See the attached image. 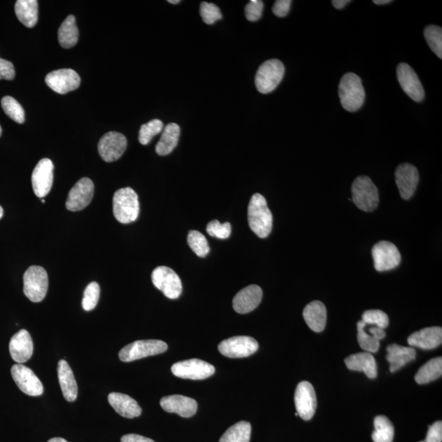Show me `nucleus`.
Listing matches in <instances>:
<instances>
[{
    "instance_id": "f257e3e1",
    "label": "nucleus",
    "mask_w": 442,
    "mask_h": 442,
    "mask_svg": "<svg viewBox=\"0 0 442 442\" xmlns=\"http://www.w3.org/2000/svg\"><path fill=\"white\" fill-rule=\"evenodd\" d=\"M248 224L256 235L265 239L273 227V216L268 207L266 200L260 194H255L250 200L248 209Z\"/></svg>"
},
{
    "instance_id": "f03ea898",
    "label": "nucleus",
    "mask_w": 442,
    "mask_h": 442,
    "mask_svg": "<svg viewBox=\"0 0 442 442\" xmlns=\"http://www.w3.org/2000/svg\"><path fill=\"white\" fill-rule=\"evenodd\" d=\"M340 100L344 109L353 113L362 107L365 91L360 76L354 73L343 75L338 88Z\"/></svg>"
},
{
    "instance_id": "7ed1b4c3",
    "label": "nucleus",
    "mask_w": 442,
    "mask_h": 442,
    "mask_svg": "<svg viewBox=\"0 0 442 442\" xmlns=\"http://www.w3.org/2000/svg\"><path fill=\"white\" fill-rule=\"evenodd\" d=\"M113 214L121 224H129L137 220L139 202L137 194L127 187L117 191L113 196Z\"/></svg>"
},
{
    "instance_id": "20e7f679",
    "label": "nucleus",
    "mask_w": 442,
    "mask_h": 442,
    "mask_svg": "<svg viewBox=\"0 0 442 442\" xmlns=\"http://www.w3.org/2000/svg\"><path fill=\"white\" fill-rule=\"evenodd\" d=\"M352 201L360 210L371 212L375 211L380 202L378 190L371 178L359 176L351 187Z\"/></svg>"
},
{
    "instance_id": "39448f33",
    "label": "nucleus",
    "mask_w": 442,
    "mask_h": 442,
    "mask_svg": "<svg viewBox=\"0 0 442 442\" xmlns=\"http://www.w3.org/2000/svg\"><path fill=\"white\" fill-rule=\"evenodd\" d=\"M23 291L32 303H40L45 299L49 288V277L43 267H29L23 276Z\"/></svg>"
},
{
    "instance_id": "423d86ee",
    "label": "nucleus",
    "mask_w": 442,
    "mask_h": 442,
    "mask_svg": "<svg viewBox=\"0 0 442 442\" xmlns=\"http://www.w3.org/2000/svg\"><path fill=\"white\" fill-rule=\"evenodd\" d=\"M284 72V66L278 59H271L262 63L255 78L257 91L264 95L274 91L281 82Z\"/></svg>"
},
{
    "instance_id": "0eeeda50",
    "label": "nucleus",
    "mask_w": 442,
    "mask_h": 442,
    "mask_svg": "<svg viewBox=\"0 0 442 442\" xmlns=\"http://www.w3.org/2000/svg\"><path fill=\"white\" fill-rule=\"evenodd\" d=\"M167 349V344L161 340H139L123 347L119 352V358L123 362H131L146 357L164 353Z\"/></svg>"
},
{
    "instance_id": "6e6552de",
    "label": "nucleus",
    "mask_w": 442,
    "mask_h": 442,
    "mask_svg": "<svg viewBox=\"0 0 442 442\" xmlns=\"http://www.w3.org/2000/svg\"><path fill=\"white\" fill-rule=\"evenodd\" d=\"M154 286L170 299H177L181 295L182 282L178 275L171 268L159 266L152 271Z\"/></svg>"
},
{
    "instance_id": "1a4fd4ad",
    "label": "nucleus",
    "mask_w": 442,
    "mask_h": 442,
    "mask_svg": "<svg viewBox=\"0 0 442 442\" xmlns=\"http://www.w3.org/2000/svg\"><path fill=\"white\" fill-rule=\"evenodd\" d=\"M213 365L199 359L180 361L172 367L173 375L185 380H202L214 375Z\"/></svg>"
},
{
    "instance_id": "9d476101",
    "label": "nucleus",
    "mask_w": 442,
    "mask_h": 442,
    "mask_svg": "<svg viewBox=\"0 0 442 442\" xmlns=\"http://www.w3.org/2000/svg\"><path fill=\"white\" fill-rule=\"evenodd\" d=\"M258 348L257 340L248 336H237L224 340L218 347L220 353L229 358H244L253 355Z\"/></svg>"
},
{
    "instance_id": "9b49d317",
    "label": "nucleus",
    "mask_w": 442,
    "mask_h": 442,
    "mask_svg": "<svg viewBox=\"0 0 442 442\" xmlns=\"http://www.w3.org/2000/svg\"><path fill=\"white\" fill-rule=\"evenodd\" d=\"M372 256L375 270L378 272L395 269L402 261L397 246L388 241H380L373 246Z\"/></svg>"
},
{
    "instance_id": "f8f14e48",
    "label": "nucleus",
    "mask_w": 442,
    "mask_h": 442,
    "mask_svg": "<svg viewBox=\"0 0 442 442\" xmlns=\"http://www.w3.org/2000/svg\"><path fill=\"white\" fill-rule=\"evenodd\" d=\"M11 375L16 386L30 397H39L44 393L42 382L31 369L23 364H16L11 369Z\"/></svg>"
},
{
    "instance_id": "ddd939ff",
    "label": "nucleus",
    "mask_w": 442,
    "mask_h": 442,
    "mask_svg": "<svg viewBox=\"0 0 442 442\" xmlns=\"http://www.w3.org/2000/svg\"><path fill=\"white\" fill-rule=\"evenodd\" d=\"M296 413L304 420H310L316 413L317 399L316 391L307 381L301 382L294 395Z\"/></svg>"
},
{
    "instance_id": "4468645a",
    "label": "nucleus",
    "mask_w": 442,
    "mask_h": 442,
    "mask_svg": "<svg viewBox=\"0 0 442 442\" xmlns=\"http://www.w3.org/2000/svg\"><path fill=\"white\" fill-rule=\"evenodd\" d=\"M93 194H95V185L91 178H80L68 194L66 202L67 209L71 211L84 209L91 202Z\"/></svg>"
},
{
    "instance_id": "2eb2a0df",
    "label": "nucleus",
    "mask_w": 442,
    "mask_h": 442,
    "mask_svg": "<svg viewBox=\"0 0 442 442\" xmlns=\"http://www.w3.org/2000/svg\"><path fill=\"white\" fill-rule=\"evenodd\" d=\"M54 170L52 161L48 159L40 160L34 169L32 176V188L38 198H45L52 189Z\"/></svg>"
},
{
    "instance_id": "dca6fc26",
    "label": "nucleus",
    "mask_w": 442,
    "mask_h": 442,
    "mask_svg": "<svg viewBox=\"0 0 442 442\" xmlns=\"http://www.w3.org/2000/svg\"><path fill=\"white\" fill-rule=\"evenodd\" d=\"M127 148V139L124 135L108 132L101 138L97 146L100 155L106 163H113L121 159Z\"/></svg>"
},
{
    "instance_id": "f3484780",
    "label": "nucleus",
    "mask_w": 442,
    "mask_h": 442,
    "mask_svg": "<svg viewBox=\"0 0 442 442\" xmlns=\"http://www.w3.org/2000/svg\"><path fill=\"white\" fill-rule=\"evenodd\" d=\"M45 82L52 91L60 95H66L75 91L80 84L78 72L72 69H60L50 72L46 75Z\"/></svg>"
},
{
    "instance_id": "a211bd4d",
    "label": "nucleus",
    "mask_w": 442,
    "mask_h": 442,
    "mask_svg": "<svg viewBox=\"0 0 442 442\" xmlns=\"http://www.w3.org/2000/svg\"><path fill=\"white\" fill-rule=\"evenodd\" d=\"M397 79L404 91L415 102L423 101L424 89L417 74L407 63H399L397 69Z\"/></svg>"
},
{
    "instance_id": "6ab92c4d",
    "label": "nucleus",
    "mask_w": 442,
    "mask_h": 442,
    "mask_svg": "<svg viewBox=\"0 0 442 442\" xmlns=\"http://www.w3.org/2000/svg\"><path fill=\"white\" fill-rule=\"evenodd\" d=\"M395 177L401 197L408 200L413 196L419 181L417 168L410 163L401 164L396 170Z\"/></svg>"
},
{
    "instance_id": "aec40b11",
    "label": "nucleus",
    "mask_w": 442,
    "mask_h": 442,
    "mask_svg": "<svg viewBox=\"0 0 442 442\" xmlns=\"http://www.w3.org/2000/svg\"><path fill=\"white\" fill-rule=\"evenodd\" d=\"M357 338L360 347L369 353H375L380 349V340L386 337L385 329L376 325L365 324L360 321L357 324Z\"/></svg>"
},
{
    "instance_id": "412c9836",
    "label": "nucleus",
    "mask_w": 442,
    "mask_h": 442,
    "mask_svg": "<svg viewBox=\"0 0 442 442\" xmlns=\"http://www.w3.org/2000/svg\"><path fill=\"white\" fill-rule=\"evenodd\" d=\"M160 404L165 411L177 414L184 418L192 417L198 410V403L194 399L181 395L161 398Z\"/></svg>"
},
{
    "instance_id": "4be33fe9",
    "label": "nucleus",
    "mask_w": 442,
    "mask_h": 442,
    "mask_svg": "<svg viewBox=\"0 0 442 442\" xmlns=\"http://www.w3.org/2000/svg\"><path fill=\"white\" fill-rule=\"evenodd\" d=\"M34 351L31 334L22 329L12 336L10 342V352L12 360L18 364H23L32 358Z\"/></svg>"
},
{
    "instance_id": "5701e85b",
    "label": "nucleus",
    "mask_w": 442,
    "mask_h": 442,
    "mask_svg": "<svg viewBox=\"0 0 442 442\" xmlns=\"http://www.w3.org/2000/svg\"><path fill=\"white\" fill-rule=\"evenodd\" d=\"M263 296L262 289L257 286H250L242 289L233 300V307L237 313L253 312L260 305Z\"/></svg>"
},
{
    "instance_id": "b1692460",
    "label": "nucleus",
    "mask_w": 442,
    "mask_h": 442,
    "mask_svg": "<svg viewBox=\"0 0 442 442\" xmlns=\"http://www.w3.org/2000/svg\"><path fill=\"white\" fill-rule=\"evenodd\" d=\"M442 342V329L441 327H428L412 334L408 338L411 347L423 350L434 349Z\"/></svg>"
},
{
    "instance_id": "393cba45",
    "label": "nucleus",
    "mask_w": 442,
    "mask_h": 442,
    "mask_svg": "<svg viewBox=\"0 0 442 442\" xmlns=\"http://www.w3.org/2000/svg\"><path fill=\"white\" fill-rule=\"evenodd\" d=\"M108 399L110 406L122 417L134 419L142 414L141 407L128 395L112 393L108 395Z\"/></svg>"
},
{
    "instance_id": "a878e982",
    "label": "nucleus",
    "mask_w": 442,
    "mask_h": 442,
    "mask_svg": "<svg viewBox=\"0 0 442 442\" xmlns=\"http://www.w3.org/2000/svg\"><path fill=\"white\" fill-rule=\"evenodd\" d=\"M350 371L363 372L368 377L375 380L377 376V365L375 357L369 352H359L348 356L345 360Z\"/></svg>"
},
{
    "instance_id": "bb28decb",
    "label": "nucleus",
    "mask_w": 442,
    "mask_h": 442,
    "mask_svg": "<svg viewBox=\"0 0 442 442\" xmlns=\"http://www.w3.org/2000/svg\"><path fill=\"white\" fill-rule=\"evenodd\" d=\"M58 376L63 397L67 402H75L78 398V386L74 373L65 360H61L58 364Z\"/></svg>"
},
{
    "instance_id": "cd10ccee",
    "label": "nucleus",
    "mask_w": 442,
    "mask_h": 442,
    "mask_svg": "<svg viewBox=\"0 0 442 442\" xmlns=\"http://www.w3.org/2000/svg\"><path fill=\"white\" fill-rule=\"evenodd\" d=\"M303 317L309 328L316 333L324 331L327 322V310L324 303L314 301L303 310Z\"/></svg>"
},
{
    "instance_id": "c85d7f7f",
    "label": "nucleus",
    "mask_w": 442,
    "mask_h": 442,
    "mask_svg": "<svg viewBox=\"0 0 442 442\" xmlns=\"http://www.w3.org/2000/svg\"><path fill=\"white\" fill-rule=\"evenodd\" d=\"M386 360L390 363V371L395 373L416 358L414 347H407L392 344L386 348Z\"/></svg>"
},
{
    "instance_id": "c756f323",
    "label": "nucleus",
    "mask_w": 442,
    "mask_h": 442,
    "mask_svg": "<svg viewBox=\"0 0 442 442\" xmlns=\"http://www.w3.org/2000/svg\"><path fill=\"white\" fill-rule=\"evenodd\" d=\"M181 128L176 123H170L165 127L159 142L156 146V152L160 156H167L175 150L180 139Z\"/></svg>"
},
{
    "instance_id": "7c9ffc66",
    "label": "nucleus",
    "mask_w": 442,
    "mask_h": 442,
    "mask_svg": "<svg viewBox=\"0 0 442 442\" xmlns=\"http://www.w3.org/2000/svg\"><path fill=\"white\" fill-rule=\"evenodd\" d=\"M15 14L25 27H35L38 21V2L36 0H18L15 3Z\"/></svg>"
},
{
    "instance_id": "2f4dec72",
    "label": "nucleus",
    "mask_w": 442,
    "mask_h": 442,
    "mask_svg": "<svg viewBox=\"0 0 442 442\" xmlns=\"http://www.w3.org/2000/svg\"><path fill=\"white\" fill-rule=\"evenodd\" d=\"M79 38L78 28L76 27L73 15L68 16L58 29L59 44L65 49H70L78 44Z\"/></svg>"
},
{
    "instance_id": "473e14b6",
    "label": "nucleus",
    "mask_w": 442,
    "mask_h": 442,
    "mask_svg": "<svg viewBox=\"0 0 442 442\" xmlns=\"http://www.w3.org/2000/svg\"><path fill=\"white\" fill-rule=\"evenodd\" d=\"M442 375V358L432 359L419 369L415 375V381L418 384H427L429 382L439 380Z\"/></svg>"
},
{
    "instance_id": "72a5a7b5",
    "label": "nucleus",
    "mask_w": 442,
    "mask_h": 442,
    "mask_svg": "<svg viewBox=\"0 0 442 442\" xmlns=\"http://www.w3.org/2000/svg\"><path fill=\"white\" fill-rule=\"evenodd\" d=\"M375 431L372 434L373 442H393L394 426L388 417L384 415L377 416L373 421Z\"/></svg>"
},
{
    "instance_id": "f704fd0d",
    "label": "nucleus",
    "mask_w": 442,
    "mask_h": 442,
    "mask_svg": "<svg viewBox=\"0 0 442 442\" xmlns=\"http://www.w3.org/2000/svg\"><path fill=\"white\" fill-rule=\"evenodd\" d=\"M252 426L246 421L233 425L221 437L219 442H249Z\"/></svg>"
},
{
    "instance_id": "c9c22d12",
    "label": "nucleus",
    "mask_w": 442,
    "mask_h": 442,
    "mask_svg": "<svg viewBox=\"0 0 442 442\" xmlns=\"http://www.w3.org/2000/svg\"><path fill=\"white\" fill-rule=\"evenodd\" d=\"M1 105L3 112L8 117L19 124H23L25 121V112L21 105L14 97L10 96L3 97L1 100Z\"/></svg>"
},
{
    "instance_id": "e433bc0d",
    "label": "nucleus",
    "mask_w": 442,
    "mask_h": 442,
    "mask_svg": "<svg viewBox=\"0 0 442 442\" xmlns=\"http://www.w3.org/2000/svg\"><path fill=\"white\" fill-rule=\"evenodd\" d=\"M424 37L429 47L437 57L442 58V29L439 25H428L424 30Z\"/></svg>"
},
{
    "instance_id": "4c0bfd02",
    "label": "nucleus",
    "mask_w": 442,
    "mask_h": 442,
    "mask_svg": "<svg viewBox=\"0 0 442 442\" xmlns=\"http://www.w3.org/2000/svg\"><path fill=\"white\" fill-rule=\"evenodd\" d=\"M188 244L193 252L200 257H205L210 252L206 237L198 231H192L189 233Z\"/></svg>"
},
{
    "instance_id": "58836bf2",
    "label": "nucleus",
    "mask_w": 442,
    "mask_h": 442,
    "mask_svg": "<svg viewBox=\"0 0 442 442\" xmlns=\"http://www.w3.org/2000/svg\"><path fill=\"white\" fill-rule=\"evenodd\" d=\"M163 130V123L159 120V119H154V120L148 122L147 124L143 125L141 128H140L139 135V143L143 144V146H147V144L151 142L152 139L156 135L160 134Z\"/></svg>"
},
{
    "instance_id": "ea45409f",
    "label": "nucleus",
    "mask_w": 442,
    "mask_h": 442,
    "mask_svg": "<svg viewBox=\"0 0 442 442\" xmlns=\"http://www.w3.org/2000/svg\"><path fill=\"white\" fill-rule=\"evenodd\" d=\"M100 296V284L96 282H92L86 287L84 292L82 300V307L86 312L95 309L97 303H99Z\"/></svg>"
},
{
    "instance_id": "a19ab883",
    "label": "nucleus",
    "mask_w": 442,
    "mask_h": 442,
    "mask_svg": "<svg viewBox=\"0 0 442 442\" xmlns=\"http://www.w3.org/2000/svg\"><path fill=\"white\" fill-rule=\"evenodd\" d=\"M362 321L365 324L380 327L382 329L388 328L389 318L388 314L380 310H369L362 314Z\"/></svg>"
},
{
    "instance_id": "79ce46f5",
    "label": "nucleus",
    "mask_w": 442,
    "mask_h": 442,
    "mask_svg": "<svg viewBox=\"0 0 442 442\" xmlns=\"http://www.w3.org/2000/svg\"><path fill=\"white\" fill-rule=\"evenodd\" d=\"M200 14L202 16L203 22L207 25L214 24L222 19L219 7L214 3L202 2L200 5Z\"/></svg>"
},
{
    "instance_id": "37998d69",
    "label": "nucleus",
    "mask_w": 442,
    "mask_h": 442,
    "mask_svg": "<svg viewBox=\"0 0 442 442\" xmlns=\"http://www.w3.org/2000/svg\"><path fill=\"white\" fill-rule=\"evenodd\" d=\"M208 235L219 240H227L231 235V224L229 222L221 224L219 220H214L207 224Z\"/></svg>"
},
{
    "instance_id": "c03bdc74",
    "label": "nucleus",
    "mask_w": 442,
    "mask_h": 442,
    "mask_svg": "<svg viewBox=\"0 0 442 442\" xmlns=\"http://www.w3.org/2000/svg\"><path fill=\"white\" fill-rule=\"evenodd\" d=\"M264 3L261 0H251L245 8L246 19L250 22H257L261 18Z\"/></svg>"
},
{
    "instance_id": "a18cd8bd",
    "label": "nucleus",
    "mask_w": 442,
    "mask_h": 442,
    "mask_svg": "<svg viewBox=\"0 0 442 442\" xmlns=\"http://www.w3.org/2000/svg\"><path fill=\"white\" fill-rule=\"evenodd\" d=\"M442 441V423L441 421L429 426L426 439L420 442H441Z\"/></svg>"
},
{
    "instance_id": "49530a36",
    "label": "nucleus",
    "mask_w": 442,
    "mask_h": 442,
    "mask_svg": "<svg viewBox=\"0 0 442 442\" xmlns=\"http://www.w3.org/2000/svg\"><path fill=\"white\" fill-rule=\"evenodd\" d=\"M14 78V66L11 62L0 58V80H12Z\"/></svg>"
},
{
    "instance_id": "de8ad7c7",
    "label": "nucleus",
    "mask_w": 442,
    "mask_h": 442,
    "mask_svg": "<svg viewBox=\"0 0 442 442\" xmlns=\"http://www.w3.org/2000/svg\"><path fill=\"white\" fill-rule=\"evenodd\" d=\"M291 3V0H277L272 8V12L279 18H283L288 15L289 10H290Z\"/></svg>"
},
{
    "instance_id": "09e8293b",
    "label": "nucleus",
    "mask_w": 442,
    "mask_h": 442,
    "mask_svg": "<svg viewBox=\"0 0 442 442\" xmlns=\"http://www.w3.org/2000/svg\"><path fill=\"white\" fill-rule=\"evenodd\" d=\"M121 442H155L154 440L148 439V437L138 434H127L123 436Z\"/></svg>"
},
{
    "instance_id": "8fccbe9b",
    "label": "nucleus",
    "mask_w": 442,
    "mask_h": 442,
    "mask_svg": "<svg viewBox=\"0 0 442 442\" xmlns=\"http://www.w3.org/2000/svg\"><path fill=\"white\" fill-rule=\"evenodd\" d=\"M350 2V0H333V1H332V4H333V6L335 8H337V10H342V8L345 7L347 4Z\"/></svg>"
},
{
    "instance_id": "3c124183",
    "label": "nucleus",
    "mask_w": 442,
    "mask_h": 442,
    "mask_svg": "<svg viewBox=\"0 0 442 442\" xmlns=\"http://www.w3.org/2000/svg\"><path fill=\"white\" fill-rule=\"evenodd\" d=\"M392 3L391 0H373V3L377 4V5H384V4H388Z\"/></svg>"
},
{
    "instance_id": "603ef678",
    "label": "nucleus",
    "mask_w": 442,
    "mask_h": 442,
    "mask_svg": "<svg viewBox=\"0 0 442 442\" xmlns=\"http://www.w3.org/2000/svg\"><path fill=\"white\" fill-rule=\"evenodd\" d=\"M48 442H68L65 439H61V437H54V439H50Z\"/></svg>"
},
{
    "instance_id": "864d4df0",
    "label": "nucleus",
    "mask_w": 442,
    "mask_h": 442,
    "mask_svg": "<svg viewBox=\"0 0 442 442\" xmlns=\"http://www.w3.org/2000/svg\"><path fill=\"white\" fill-rule=\"evenodd\" d=\"M168 2L172 4H177L178 3H181V0H169Z\"/></svg>"
},
{
    "instance_id": "5fc2aeb1",
    "label": "nucleus",
    "mask_w": 442,
    "mask_h": 442,
    "mask_svg": "<svg viewBox=\"0 0 442 442\" xmlns=\"http://www.w3.org/2000/svg\"><path fill=\"white\" fill-rule=\"evenodd\" d=\"M3 216V209L1 206H0V219H1Z\"/></svg>"
},
{
    "instance_id": "6e6d98bb",
    "label": "nucleus",
    "mask_w": 442,
    "mask_h": 442,
    "mask_svg": "<svg viewBox=\"0 0 442 442\" xmlns=\"http://www.w3.org/2000/svg\"><path fill=\"white\" fill-rule=\"evenodd\" d=\"M1 135H2V128H1V126H0V136H1Z\"/></svg>"
},
{
    "instance_id": "4d7b16f0",
    "label": "nucleus",
    "mask_w": 442,
    "mask_h": 442,
    "mask_svg": "<svg viewBox=\"0 0 442 442\" xmlns=\"http://www.w3.org/2000/svg\"><path fill=\"white\" fill-rule=\"evenodd\" d=\"M41 202H42V203H45V200L42 199V201H41Z\"/></svg>"
}]
</instances>
